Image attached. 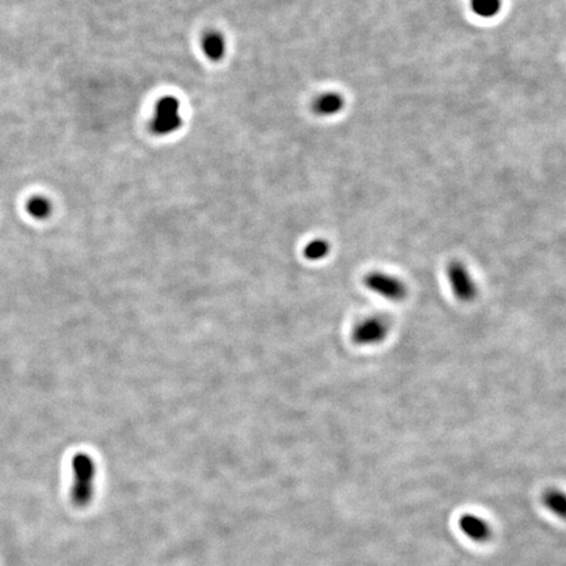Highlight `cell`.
Here are the masks:
<instances>
[{
    "label": "cell",
    "instance_id": "obj_7",
    "mask_svg": "<svg viewBox=\"0 0 566 566\" xmlns=\"http://www.w3.org/2000/svg\"><path fill=\"white\" fill-rule=\"evenodd\" d=\"M543 504L553 516L566 520V493L564 490L548 489L543 495Z\"/></svg>",
    "mask_w": 566,
    "mask_h": 566
},
{
    "label": "cell",
    "instance_id": "obj_3",
    "mask_svg": "<svg viewBox=\"0 0 566 566\" xmlns=\"http://www.w3.org/2000/svg\"><path fill=\"white\" fill-rule=\"evenodd\" d=\"M364 286L373 293L391 302H400L408 295L405 283L392 274L371 272L364 277Z\"/></svg>",
    "mask_w": 566,
    "mask_h": 566
},
{
    "label": "cell",
    "instance_id": "obj_4",
    "mask_svg": "<svg viewBox=\"0 0 566 566\" xmlns=\"http://www.w3.org/2000/svg\"><path fill=\"white\" fill-rule=\"evenodd\" d=\"M389 328L391 325L385 316H371L354 326L352 338L354 344L359 346H375L388 337Z\"/></svg>",
    "mask_w": 566,
    "mask_h": 566
},
{
    "label": "cell",
    "instance_id": "obj_8",
    "mask_svg": "<svg viewBox=\"0 0 566 566\" xmlns=\"http://www.w3.org/2000/svg\"><path fill=\"white\" fill-rule=\"evenodd\" d=\"M27 212L31 215L32 218L43 221L48 219L53 212V205L46 197L42 195H33L25 205Z\"/></svg>",
    "mask_w": 566,
    "mask_h": 566
},
{
    "label": "cell",
    "instance_id": "obj_2",
    "mask_svg": "<svg viewBox=\"0 0 566 566\" xmlns=\"http://www.w3.org/2000/svg\"><path fill=\"white\" fill-rule=\"evenodd\" d=\"M450 287L457 301L463 303H471L477 298L478 287L474 275L468 270L464 263L454 261L447 266L446 270Z\"/></svg>",
    "mask_w": 566,
    "mask_h": 566
},
{
    "label": "cell",
    "instance_id": "obj_6",
    "mask_svg": "<svg viewBox=\"0 0 566 566\" xmlns=\"http://www.w3.org/2000/svg\"><path fill=\"white\" fill-rule=\"evenodd\" d=\"M177 108V102H173L172 99H168L160 104L155 121V127L158 132H171L174 127H177L176 125L180 123Z\"/></svg>",
    "mask_w": 566,
    "mask_h": 566
},
{
    "label": "cell",
    "instance_id": "obj_12",
    "mask_svg": "<svg viewBox=\"0 0 566 566\" xmlns=\"http://www.w3.org/2000/svg\"><path fill=\"white\" fill-rule=\"evenodd\" d=\"M205 50L212 60L221 58L223 51H224V42H223L222 37L218 34L207 36L205 40Z\"/></svg>",
    "mask_w": 566,
    "mask_h": 566
},
{
    "label": "cell",
    "instance_id": "obj_11",
    "mask_svg": "<svg viewBox=\"0 0 566 566\" xmlns=\"http://www.w3.org/2000/svg\"><path fill=\"white\" fill-rule=\"evenodd\" d=\"M329 253V244L326 243L325 240H314L308 244L304 249V256L305 258L311 260V261H319L324 257H326Z\"/></svg>",
    "mask_w": 566,
    "mask_h": 566
},
{
    "label": "cell",
    "instance_id": "obj_9",
    "mask_svg": "<svg viewBox=\"0 0 566 566\" xmlns=\"http://www.w3.org/2000/svg\"><path fill=\"white\" fill-rule=\"evenodd\" d=\"M501 0H471V8L477 16L490 19L501 10Z\"/></svg>",
    "mask_w": 566,
    "mask_h": 566
},
{
    "label": "cell",
    "instance_id": "obj_10",
    "mask_svg": "<svg viewBox=\"0 0 566 566\" xmlns=\"http://www.w3.org/2000/svg\"><path fill=\"white\" fill-rule=\"evenodd\" d=\"M343 105H344V102H343L341 96H338L336 93H328L319 99V102L316 104V111L322 114L329 116V114H334V113L341 111Z\"/></svg>",
    "mask_w": 566,
    "mask_h": 566
},
{
    "label": "cell",
    "instance_id": "obj_5",
    "mask_svg": "<svg viewBox=\"0 0 566 566\" xmlns=\"http://www.w3.org/2000/svg\"><path fill=\"white\" fill-rule=\"evenodd\" d=\"M459 527L468 539L477 543H484L492 536V528L485 519L474 514H465L462 516L459 520Z\"/></svg>",
    "mask_w": 566,
    "mask_h": 566
},
{
    "label": "cell",
    "instance_id": "obj_1",
    "mask_svg": "<svg viewBox=\"0 0 566 566\" xmlns=\"http://www.w3.org/2000/svg\"><path fill=\"white\" fill-rule=\"evenodd\" d=\"M71 504L78 509H84L91 504L95 495L97 467L91 456L79 453L71 460Z\"/></svg>",
    "mask_w": 566,
    "mask_h": 566
}]
</instances>
